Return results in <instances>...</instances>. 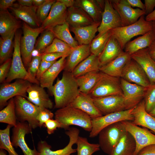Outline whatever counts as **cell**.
I'll return each mask as SVG.
<instances>
[{"mask_svg": "<svg viewBox=\"0 0 155 155\" xmlns=\"http://www.w3.org/2000/svg\"><path fill=\"white\" fill-rule=\"evenodd\" d=\"M50 93L54 96L55 107L59 109L70 105L80 92L76 78L72 73L64 71L61 78H57Z\"/></svg>", "mask_w": 155, "mask_h": 155, "instance_id": "obj_1", "label": "cell"}, {"mask_svg": "<svg viewBox=\"0 0 155 155\" xmlns=\"http://www.w3.org/2000/svg\"><path fill=\"white\" fill-rule=\"evenodd\" d=\"M55 119L61 125V128L67 130L69 126L80 127L90 132L92 129V118L83 111L70 105L58 109L54 113Z\"/></svg>", "mask_w": 155, "mask_h": 155, "instance_id": "obj_2", "label": "cell"}, {"mask_svg": "<svg viewBox=\"0 0 155 155\" xmlns=\"http://www.w3.org/2000/svg\"><path fill=\"white\" fill-rule=\"evenodd\" d=\"M21 34L17 31L14 38V48L10 68L4 82L9 83L16 79L28 81L32 84L39 85V81L31 76L25 68L22 59L20 50V40Z\"/></svg>", "mask_w": 155, "mask_h": 155, "instance_id": "obj_3", "label": "cell"}, {"mask_svg": "<svg viewBox=\"0 0 155 155\" xmlns=\"http://www.w3.org/2000/svg\"><path fill=\"white\" fill-rule=\"evenodd\" d=\"M152 30V22L147 21L143 15L137 22L132 24L119 27L110 30L112 35L118 41L123 50L126 44L132 38L139 35H143Z\"/></svg>", "mask_w": 155, "mask_h": 155, "instance_id": "obj_4", "label": "cell"}, {"mask_svg": "<svg viewBox=\"0 0 155 155\" xmlns=\"http://www.w3.org/2000/svg\"><path fill=\"white\" fill-rule=\"evenodd\" d=\"M127 131L122 121L105 127L98 134L100 148L106 154L111 155L116 145Z\"/></svg>", "mask_w": 155, "mask_h": 155, "instance_id": "obj_5", "label": "cell"}, {"mask_svg": "<svg viewBox=\"0 0 155 155\" xmlns=\"http://www.w3.org/2000/svg\"><path fill=\"white\" fill-rule=\"evenodd\" d=\"M22 29L23 35L20 40V50L22 60L27 70L32 59L36 39L44 30L41 26L33 28L24 22L23 24Z\"/></svg>", "mask_w": 155, "mask_h": 155, "instance_id": "obj_6", "label": "cell"}, {"mask_svg": "<svg viewBox=\"0 0 155 155\" xmlns=\"http://www.w3.org/2000/svg\"><path fill=\"white\" fill-rule=\"evenodd\" d=\"M14 99L16 113L18 121L27 122L32 129L39 127L36 118L42 108L21 96H15Z\"/></svg>", "mask_w": 155, "mask_h": 155, "instance_id": "obj_7", "label": "cell"}, {"mask_svg": "<svg viewBox=\"0 0 155 155\" xmlns=\"http://www.w3.org/2000/svg\"><path fill=\"white\" fill-rule=\"evenodd\" d=\"M101 72L100 78L88 95L92 98L123 95L119 78Z\"/></svg>", "mask_w": 155, "mask_h": 155, "instance_id": "obj_8", "label": "cell"}, {"mask_svg": "<svg viewBox=\"0 0 155 155\" xmlns=\"http://www.w3.org/2000/svg\"><path fill=\"white\" fill-rule=\"evenodd\" d=\"M133 108L92 119V129L89 137L93 138L96 136L102 129L113 123L125 121H133L134 117L132 112Z\"/></svg>", "mask_w": 155, "mask_h": 155, "instance_id": "obj_9", "label": "cell"}, {"mask_svg": "<svg viewBox=\"0 0 155 155\" xmlns=\"http://www.w3.org/2000/svg\"><path fill=\"white\" fill-rule=\"evenodd\" d=\"M32 83L26 80L18 79L11 83H4L0 88V109L6 106L8 101L17 96L27 98V90Z\"/></svg>", "mask_w": 155, "mask_h": 155, "instance_id": "obj_10", "label": "cell"}, {"mask_svg": "<svg viewBox=\"0 0 155 155\" xmlns=\"http://www.w3.org/2000/svg\"><path fill=\"white\" fill-rule=\"evenodd\" d=\"M127 131L133 137L136 144L134 155H137L143 148L155 144V135L146 129L141 127L133 124L131 121H123Z\"/></svg>", "mask_w": 155, "mask_h": 155, "instance_id": "obj_11", "label": "cell"}, {"mask_svg": "<svg viewBox=\"0 0 155 155\" xmlns=\"http://www.w3.org/2000/svg\"><path fill=\"white\" fill-rule=\"evenodd\" d=\"M69 136V141L64 148L55 151L51 150V146L45 141H40L37 144V150L39 152L38 155H74L72 154L76 152V149L73 148L76 144L79 136L80 130L75 127H69L65 132Z\"/></svg>", "mask_w": 155, "mask_h": 155, "instance_id": "obj_12", "label": "cell"}, {"mask_svg": "<svg viewBox=\"0 0 155 155\" xmlns=\"http://www.w3.org/2000/svg\"><path fill=\"white\" fill-rule=\"evenodd\" d=\"M109 1L119 15L122 26L132 24L137 22L141 16L145 15V11L139 8H133L127 0Z\"/></svg>", "mask_w": 155, "mask_h": 155, "instance_id": "obj_13", "label": "cell"}, {"mask_svg": "<svg viewBox=\"0 0 155 155\" xmlns=\"http://www.w3.org/2000/svg\"><path fill=\"white\" fill-rule=\"evenodd\" d=\"M126 110L136 106L145 97L147 88L120 79Z\"/></svg>", "mask_w": 155, "mask_h": 155, "instance_id": "obj_14", "label": "cell"}, {"mask_svg": "<svg viewBox=\"0 0 155 155\" xmlns=\"http://www.w3.org/2000/svg\"><path fill=\"white\" fill-rule=\"evenodd\" d=\"M32 129L27 122L18 121L12 129L11 142L13 147H20L24 155H38L39 152L34 147L32 150L28 146L25 137L32 132Z\"/></svg>", "mask_w": 155, "mask_h": 155, "instance_id": "obj_15", "label": "cell"}, {"mask_svg": "<svg viewBox=\"0 0 155 155\" xmlns=\"http://www.w3.org/2000/svg\"><path fill=\"white\" fill-rule=\"evenodd\" d=\"M121 78L129 82L145 88H148L151 84L143 69L132 59L125 67Z\"/></svg>", "mask_w": 155, "mask_h": 155, "instance_id": "obj_16", "label": "cell"}, {"mask_svg": "<svg viewBox=\"0 0 155 155\" xmlns=\"http://www.w3.org/2000/svg\"><path fill=\"white\" fill-rule=\"evenodd\" d=\"M92 98L103 115L126 110L123 95H112Z\"/></svg>", "mask_w": 155, "mask_h": 155, "instance_id": "obj_17", "label": "cell"}, {"mask_svg": "<svg viewBox=\"0 0 155 155\" xmlns=\"http://www.w3.org/2000/svg\"><path fill=\"white\" fill-rule=\"evenodd\" d=\"M105 7L100 25L98 27V36L111 29L122 26L119 14L114 9L109 0H105Z\"/></svg>", "mask_w": 155, "mask_h": 155, "instance_id": "obj_18", "label": "cell"}, {"mask_svg": "<svg viewBox=\"0 0 155 155\" xmlns=\"http://www.w3.org/2000/svg\"><path fill=\"white\" fill-rule=\"evenodd\" d=\"M67 8L57 0L52 5L50 12L41 26L44 29L52 30L55 26L66 22Z\"/></svg>", "mask_w": 155, "mask_h": 155, "instance_id": "obj_19", "label": "cell"}, {"mask_svg": "<svg viewBox=\"0 0 155 155\" xmlns=\"http://www.w3.org/2000/svg\"><path fill=\"white\" fill-rule=\"evenodd\" d=\"M37 8L34 5L25 6L14 4L9 9L17 18L33 28H36L40 27L41 25L37 14Z\"/></svg>", "mask_w": 155, "mask_h": 155, "instance_id": "obj_20", "label": "cell"}, {"mask_svg": "<svg viewBox=\"0 0 155 155\" xmlns=\"http://www.w3.org/2000/svg\"><path fill=\"white\" fill-rule=\"evenodd\" d=\"M131 57L143 69L150 84H155V61L150 56L148 48L136 52Z\"/></svg>", "mask_w": 155, "mask_h": 155, "instance_id": "obj_21", "label": "cell"}, {"mask_svg": "<svg viewBox=\"0 0 155 155\" xmlns=\"http://www.w3.org/2000/svg\"><path fill=\"white\" fill-rule=\"evenodd\" d=\"M44 88L40 85L32 84L27 90V98L37 106L51 109L53 108V103Z\"/></svg>", "mask_w": 155, "mask_h": 155, "instance_id": "obj_22", "label": "cell"}, {"mask_svg": "<svg viewBox=\"0 0 155 155\" xmlns=\"http://www.w3.org/2000/svg\"><path fill=\"white\" fill-rule=\"evenodd\" d=\"M69 105L83 111L92 119L103 116L94 104L92 98L87 94L80 92L77 97Z\"/></svg>", "mask_w": 155, "mask_h": 155, "instance_id": "obj_23", "label": "cell"}, {"mask_svg": "<svg viewBox=\"0 0 155 155\" xmlns=\"http://www.w3.org/2000/svg\"><path fill=\"white\" fill-rule=\"evenodd\" d=\"M132 113L133 124L149 129L155 133V118L146 111L144 99L133 108Z\"/></svg>", "mask_w": 155, "mask_h": 155, "instance_id": "obj_24", "label": "cell"}, {"mask_svg": "<svg viewBox=\"0 0 155 155\" xmlns=\"http://www.w3.org/2000/svg\"><path fill=\"white\" fill-rule=\"evenodd\" d=\"M66 22L70 27L73 28L87 26L95 23L82 9L75 6L67 9Z\"/></svg>", "mask_w": 155, "mask_h": 155, "instance_id": "obj_25", "label": "cell"}, {"mask_svg": "<svg viewBox=\"0 0 155 155\" xmlns=\"http://www.w3.org/2000/svg\"><path fill=\"white\" fill-rule=\"evenodd\" d=\"M67 56H64L56 61L42 75L39 81L40 86L47 88L50 92L54 81L65 68Z\"/></svg>", "mask_w": 155, "mask_h": 155, "instance_id": "obj_26", "label": "cell"}, {"mask_svg": "<svg viewBox=\"0 0 155 155\" xmlns=\"http://www.w3.org/2000/svg\"><path fill=\"white\" fill-rule=\"evenodd\" d=\"M91 54L90 44L79 45L73 48L66 58L64 70L71 72L78 65Z\"/></svg>", "mask_w": 155, "mask_h": 155, "instance_id": "obj_27", "label": "cell"}, {"mask_svg": "<svg viewBox=\"0 0 155 155\" xmlns=\"http://www.w3.org/2000/svg\"><path fill=\"white\" fill-rule=\"evenodd\" d=\"M131 59L130 55L124 52L108 63L100 67V71L112 76L121 78L125 67Z\"/></svg>", "mask_w": 155, "mask_h": 155, "instance_id": "obj_28", "label": "cell"}, {"mask_svg": "<svg viewBox=\"0 0 155 155\" xmlns=\"http://www.w3.org/2000/svg\"><path fill=\"white\" fill-rule=\"evenodd\" d=\"M123 52L118 41L111 35L98 57L100 67L108 63Z\"/></svg>", "mask_w": 155, "mask_h": 155, "instance_id": "obj_29", "label": "cell"}, {"mask_svg": "<svg viewBox=\"0 0 155 155\" xmlns=\"http://www.w3.org/2000/svg\"><path fill=\"white\" fill-rule=\"evenodd\" d=\"M20 27L16 18L7 9L0 11V34L3 38L15 33Z\"/></svg>", "mask_w": 155, "mask_h": 155, "instance_id": "obj_30", "label": "cell"}, {"mask_svg": "<svg viewBox=\"0 0 155 155\" xmlns=\"http://www.w3.org/2000/svg\"><path fill=\"white\" fill-rule=\"evenodd\" d=\"M100 23H95L90 25L79 27H70V29L74 34L79 45L89 44L95 36Z\"/></svg>", "mask_w": 155, "mask_h": 155, "instance_id": "obj_31", "label": "cell"}, {"mask_svg": "<svg viewBox=\"0 0 155 155\" xmlns=\"http://www.w3.org/2000/svg\"><path fill=\"white\" fill-rule=\"evenodd\" d=\"M100 67L98 57L91 54L78 65L71 73L77 78L91 72L100 71Z\"/></svg>", "mask_w": 155, "mask_h": 155, "instance_id": "obj_32", "label": "cell"}, {"mask_svg": "<svg viewBox=\"0 0 155 155\" xmlns=\"http://www.w3.org/2000/svg\"><path fill=\"white\" fill-rule=\"evenodd\" d=\"M74 6L82 9L92 18L94 23H100L103 10L96 0H75Z\"/></svg>", "mask_w": 155, "mask_h": 155, "instance_id": "obj_33", "label": "cell"}, {"mask_svg": "<svg viewBox=\"0 0 155 155\" xmlns=\"http://www.w3.org/2000/svg\"><path fill=\"white\" fill-rule=\"evenodd\" d=\"M154 40V36L151 30L128 42L125 46V52L131 55L139 50L148 48Z\"/></svg>", "mask_w": 155, "mask_h": 155, "instance_id": "obj_34", "label": "cell"}, {"mask_svg": "<svg viewBox=\"0 0 155 155\" xmlns=\"http://www.w3.org/2000/svg\"><path fill=\"white\" fill-rule=\"evenodd\" d=\"M100 71H92L76 78L80 92L88 94L101 77Z\"/></svg>", "mask_w": 155, "mask_h": 155, "instance_id": "obj_35", "label": "cell"}, {"mask_svg": "<svg viewBox=\"0 0 155 155\" xmlns=\"http://www.w3.org/2000/svg\"><path fill=\"white\" fill-rule=\"evenodd\" d=\"M135 149V141L127 131L116 145L111 155H134Z\"/></svg>", "mask_w": 155, "mask_h": 155, "instance_id": "obj_36", "label": "cell"}, {"mask_svg": "<svg viewBox=\"0 0 155 155\" xmlns=\"http://www.w3.org/2000/svg\"><path fill=\"white\" fill-rule=\"evenodd\" d=\"M51 30L55 38L66 43L72 48L79 45L77 40L72 36L70 32L69 26L67 22L55 26Z\"/></svg>", "mask_w": 155, "mask_h": 155, "instance_id": "obj_37", "label": "cell"}, {"mask_svg": "<svg viewBox=\"0 0 155 155\" xmlns=\"http://www.w3.org/2000/svg\"><path fill=\"white\" fill-rule=\"evenodd\" d=\"M17 120L15 102L14 98H12L8 101L5 107L0 111V122L13 127L17 124Z\"/></svg>", "mask_w": 155, "mask_h": 155, "instance_id": "obj_38", "label": "cell"}, {"mask_svg": "<svg viewBox=\"0 0 155 155\" xmlns=\"http://www.w3.org/2000/svg\"><path fill=\"white\" fill-rule=\"evenodd\" d=\"M15 33H13L4 38H0V63L2 64L11 58L14 48V38Z\"/></svg>", "mask_w": 155, "mask_h": 155, "instance_id": "obj_39", "label": "cell"}, {"mask_svg": "<svg viewBox=\"0 0 155 155\" xmlns=\"http://www.w3.org/2000/svg\"><path fill=\"white\" fill-rule=\"evenodd\" d=\"M76 144L77 155H92L100 149L98 144L90 143L85 137L79 136Z\"/></svg>", "mask_w": 155, "mask_h": 155, "instance_id": "obj_40", "label": "cell"}, {"mask_svg": "<svg viewBox=\"0 0 155 155\" xmlns=\"http://www.w3.org/2000/svg\"><path fill=\"white\" fill-rule=\"evenodd\" d=\"M112 34L110 30L97 37H96L90 44L91 54L98 57L100 54Z\"/></svg>", "mask_w": 155, "mask_h": 155, "instance_id": "obj_41", "label": "cell"}, {"mask_svg": "<svg viewBox=\"0 0 155 155\" xmlns=\"http://www.w3.org/2000/svg\"><path fill=\"white\" fill-rule=\"evenodd\" d=\"M12 127L8 125L4 129L0 130V148L7 151L8 155H19L15 150L10 138V131Z\"/></svg>", "mask_w": 155, "mask_h": 155, "instance_id": "obj_42", "label": "cell"}, {"mask_svg": "<svg viewBox=\"0 0 155 155\" xmlns=\"http://www.w3.org/2000/svg\"><path fill=\"white\" fill-rule=\"evenodd\" d=\"M55 37L50 30H44L36 42L35 49L42 54L44 50L52 42Z\"/></svg>", "mask_w": 155, "mask_h": 155, "instance_id": "obj_43", "label": "cell"}, {"mask_svg": "<svg viewBox=\"0 0 155 155\" xmlns=\"http://www.w3.org/2000/svg\"><path fill=\"white\" fill-rule=\"evenodd\" d=\"M73 49L66 43L55 38L52 43L44 50L42 54L61 53L69 54Z\"/></svg>", "mask_w": 155, "mask_h": 155, "instance_id": "obj_44", "label": "cell"}, {"mask_svg": "<svg viewBox=\"0 0 155 155\" xmlns=\"http://www.w3.org/2000/svg\"><path fill=\"white\" fill-rule=\"evenodd\" d=\"M56 1L46 0L42 5L38 7L37 14L41 24L47 17L52 5Z\"/></svg>", "mask_w": 155, "mask_h": 155, "instance_id": "obj_45", "label": "cell"}, {"mask_svg": "<svg viewBox=\"0 0 155 155\" xmlns=\"http://www.w3.org/2000/svg\"><path fill=\"white\" fill-rule=\"evenodd\" d=\"M144 99L145 109L149 113L152 109L155 100V84H151L148 88Z\"/></svg>", "mask_w": 155, "mask_h": 155, "instance_id": "obj_46", "label": "cell"}, {"mask_svg": "<svg viewBox=\"0 0 155 155\" xmlns=\"http://www.w3.org/2000/svg\"><path fill=\"white\" fill-rule=\"evenodd\" d=\"M42 54L32 57L27 71L32 77L36 78L37 73L42 61Z\"/></svg>", "mask_w": 155, "mask_h": 155, "instance_id": "obj_47", "label": "cell"}, {"mask_svg": "<svg viewBox=\"0 0 155 155\" xmlns=\"http://www.w3.org/2000/svg\"><path fill=\"white\" fill-rule=\"evenodd\" d=\"M54 116V114L49 109L42 108L36 118L39 123V127L44 125L48 120L53 119Z\"/></svg>", "mask_w": 155, "mask_h": 155, "instance_id": "obj_48", "label": "cell"}, {"mask_svg": "<svg viewBox=\"0 0 155 155\" xmlns=\"http://www.w3.org/2000/svg\"><path fill=\"white\" fill-rule=\"evenodd\" d=\"M12 59L10 58L1 64L0 66V82H4L9 72Z\"/></svg>", "mask_w": 155, "mask_h": 155, "instance_id": "obj_49", "label": "cell"}, {"mask_svg": "<svg viewBox=\"0 0 155 155\" xmlns=\"http://www.w3.org/2000/svg\"><path fill=\"white\" fill-rule=\"evenodd\" d=\"M44 125L47 129V131L49 134L53 133L57 128H61V124L57 120L49 119L46 122Z\"/></svg>", "mask_w": 155, "mask_h": 155, "instance_id": "obj_50", "label": "cell"}, {"mask_svg": "<svg viewBox=\"0 0 155 155\" xmlns=\"http://www.w3.org/2000/svg\"><path fill=\"white\" fill-rule=\"evenodd\" d=\"M49 62L42 60L39 68L38 70L36 79L39 81L42 75L51 67L56 61Z\"/></svg>", "mask_w": 155, "mask_h": 155, "instance_id": "obj_51", "label": "cell"}, {"mask_svg": "<svg viewBox=\"0 0 155 155\" xmlns=\"http://www.w3.org/2000/svg\"><path fill=\"white\" fill-rule=\"evenodd\" d=\"M69 54L61 53H52L42 54V60L49 62L56 61V60L65 56H68Z\"/></svg>", "mask_w": 155, "mask_h": 155, "instance_id": "obj_52", "label": "cell"}, {"mask_svg": "<svg viewBox=\"0 0 155 155\" xmlns=\"http://www.w3.org/2000/svg\"><path fill=\"white\" fill-rule=\"evenodd\" d=\"M137 155H155V144L144 148Z\"/></svg>", "mask_w": 155, "mask_h": 155, "instance_id": "obj_53", "label": "cell"}, {"mask_svg": "<svg viewBox=\"0 0 155 155\" xmlns=\"http://www.w3.org/2000/svg\"><path fill=\"white\" fill-rule=\"evenodd\" d=\"M145 15H148L154 11L155 7V0H145Z\"/></svg>", "mask_w": 155, "mask_h": 155, "instance_id": "obj_54", "label": "cell"}, {"mask_svg": "<svg viewBox=\"0 0 155 155\" xmlns=\"http://www.w3.org/2000/svg\"><path fill=\"white\" fill-rule=\"evenodd\" d=\"M15 0H0V10H5L12 7L14 4Z\"/></svg>", "mask_w": 155, "mask_h": 155, "instance_id": "obj_55", "label": "cell"}, {"mask_svg": "<svg viewBox=\"0 0 155 155\" xmlns=\"http://www.w3.org/2000/svg\"><path fill=\"white\" fill-rule=\"evenodd\" d=\"M127 1L132 7H136L145 11V7L140 0H127Z\"/></svg>", "mask_w": 155, "mask_h": 155, "instance_id": "obj_56", "label": "cell"}, {"mask_svg": "<svg viewBox=\"0 0 155 155\" xmlns=\"http://www.w3.org/2000/svg\"><path fill=\"white\" fill-rule=\"evenodd\" d=\"M148 48V52L150 56L155 61V41L154 40Z\"/></svg>", "mask_w": 155, "mask_h": 155, "instance_id": "obj_57", "label": "cell"}, {"mask_svg": "<svg viewBox=\"0 0 155 155\" xmlns=\"http://www.w3.org/2000/svg\"><path fill=\"white\" fill-rule=\"evenodd\" d=\"M63 4L67 8L74 6L75 0H57Z\"/></svg>", "mask_w": 155, "mask_h": 155, "instance_id": "obj_58", "label": "cell"}, {"mask_svg": "<svg viewBox=\"0 0 155 155\" xmlns=\"http://www.w3.org/2000/svg\"><path fill=\"white\" fill-rule=\"evenodd\" d=\"M18 4L25 6H31L33 5V0H18Z\"/></svg>", "mask_w": 155, "mask_h": 155, "instance_id": "obj_59", "label": "cell"}, {"mask_svg": "<svg viewBox=\"0 0 155 155\" xmlns=\"http://www.w3.org/2000/svg\"><path fill=\"white\" fill-rule=\"evenodd\" d=\"M145 19L148 22H152L155 21V9L151 13L147 15Z\"/></svg>", "mask_w": 155, "mask_h": 155, "instance_id": "obj_60", "label": "cell"}, {"mask_svg": "<svg viewBox=\"0 0 155 155\" xmlns=\"http://www.w3.org/2000/svg\"><path fill=\"white\" fill-rule=\"evenodd\" d=\"M46 0H33V5L38 7L42 5Z\"/></svg>", "mask_w": 155, "mask_h": 155, "instance_id": "obj_61", "label": "cell"}, {"mask_svg": "<svg viewBox=\"0 0 155 155\" xmlns=\"http://www.w3.org/2000/svg\"><path fill=\"white\" fill-rule=\"evenodd\" d=\"M152 32L154 38V40L155 41V21L152 22Z\"/></svg>", "mask_w": 155, "mask_h": 155, "instance_id": "obj_62", "label": "cell"}, {"mask_svg": "<svg viewBox=\"0 0 155 155\" xmlns=\"http://www.w3.org/2000/svg\"><path fill=\"white\" fill-rule=\"evenodd\" d=\"M149 113L155 118V107Z\"/></svg>", "mask_w": 155, "mask_h": 155, "instance_id": "obj_63", "label": "cell"}, {"mask_svg": "<svg viewBox=\"0 0 155 155\" xmlns=\"http://www.w3.org/2000/svg\"><path fill=\"white\" fill-rule=\"evenodd\" d=\"M0 155H7L6 152L5 150L0 149Z\"/></svg>", "mask_w": 155, "mask_h": 155, "instance_id": "obj_64", "label": "cell"}]
</instances>
